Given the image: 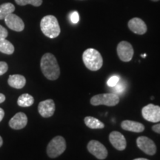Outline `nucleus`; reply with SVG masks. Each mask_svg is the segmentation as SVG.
Segmentation results:
<instances>
[{
	"label": "nucleus",
	"instance_id": "2f4dec72",
	"mask_svg": "<svg viewBox=\"0 0 160 160\" xmlns=\"http://www.w3.org/2000/svg\"><path fill=\"white\" fill-rule=\"evenodd\" d=\"M141 57H146V54H142Z\"/></svg>",
	"mask_w": 160,
	"mask_h": 160
},
{
	"label": "nucleus",
	"instance_id": "f8f14e48",
	"mask_svg": "<svg viewBox=\"0 0 160 160\" xmlns=\"http://www.w3.org/2000/svg\"><path fill=\"white\" fill-rule=\"evenodd\" d=\"M109 140L111 145L118 151H124L126 148V146H127L126 139L120 132H111L109 135Z\"/></svg>",
	"mask_w": 160,
	"mask_h": 160
},
{
	"label": "nucleus",
	"instance_id": "b1692460",
	"mask_svg": "<svg viewBox=\"0 0 160 160\" xmlns=\"http://www.w3.org/2000/svg\"><path fill=\"white\" fill-rule=\"evenodd\" d=\"M8 65L5 62H0V76L3 75L8 71Z\"/></svg>",
	"mask_w": 160,
	"mask_h": 160
},
{
	"label": "nucleus",
	"instance_id": "f3484780",
	"mask_svg": "<svg viewBox=\"0 0 160 160\" xmlns=\"http://www.w3.org/2000/svg\"><path fill=\"white\" fill-rule=\"evenodd\" d=\"M86 126L91 129H102L105 128L104 123L97 118L93 117H86L84 119Z\"/></svg>",
	"mask_w": 160,
	"mask_h": 160
},
{
	"label": "nucleus",
	"instance_id": "7ed1b4c3",
	"mask_svg": "<svg viewBox=\"0 0 160 160\" xmlns=\"http://www.w3.org/2000/svg\"><path fill=\"white\" fill-rule=\"evenodd\" d=\"M40 28L44 34L51 39L57 37L61 31L57 19L52 15L42 18L40 22Z\"/></svg>",
	"mask_w": 160,
	"mask_h": 160
},
{
	"label": "nucleus",
	"instance_id": "dca6fc26",
	"mask_svg": "<svg viewBox=\"0 0 160 160\" xmlns=\"http://www.w3.org/2000/svg\"><path fill=\"white\" fill-rule=\"evenodd\" d=\"M8 82V85L13 88L21 89L25 85L26 79L25 77L19 74L11 75L9 76Z\"/></svg>",
	"mask_w": 160,
	"mask_h": 160
},
{
	"label": "nucleus",
	"instance_id": "412c9836",
	"mask_svg": "<svg viewBox=\"0 0 160 160\" xmlns=\"http://www.w3.org/2000/svg\"><path fill=\"white\" fill-rule=\"evenodd\" d=\"M15 2L19 5H32L36 7H39L42 3V0H15Z\"/></svg>",
	"mask_w": 160,
	"mask_h": 160
},
{
	"label": "nucleus",
	"instance_id": "393cba45",
	"mask_svg": "<svg viewBox=\"0 0 160 160\" xmlns=\"http://www.w3.org/2000/svg\"><path fill=\"white\" fill-rule=\"evenodd\" d=\"M113 88H115V91L117 92V93H121V92H122L125 88L124 84L123 83H119V82Z\"/></svg>",
	"mask_w": 160,
	"mask_h": 160
},
{
	"label": "nucleus",
	"instance_id": "a878e982",
	"mask_svg": "<svg viewBox=\"0 0 160 160\" xmlns=\"http://www.w3.org/2000/svg\"><path fill=\"white\" fill-rule=\"evenodd\" d=\"M8 33L7 30L2 25H0V39L6 38L8 37Z\"/></svg>",
	"mask_w": 160,
	"mask_h": 160
},
{
	"label": "nucleus",
	"instance_id": "c85d7f7f",
	"mask_svg": "<svg viewBox=\"0 0 160 160\" xmlns=\"http://www.w3.org/2000/svg\"><path fill=\"white\" fill-rule=\"evenodd\" d=\"M5 95L2 94V93H0V104L2 103L3 102H5Z\"/></svg>",
	"mask_w": 160,
	"mask_h": 160
},
{
	"label": "nucleus",
	"instance_id": "20e7f679",
	"mask_svg": "<svg viewBox=\"0 0 160 160\" xmlns=\"http://www.w3.org/2000/svg\"><path fill=\"white\" fill-rule=\"evenodd\" d=\"M66 149L65 140L61 136H57L51 139L47 147L48 156L51 158H56L62 154Z\"/></svg>",
	"mask_w": 160,
	"mask_h": 160
},
{
	"label": "nucleus",
	"instance_id": "7c9ffc66",
	"mask_svg": "<svg viewBox=\"0 0 160 160\" xmlns=\"http://www.w3.org/2000/svg\"><path fill=\"white\" fill-rule=\"evenodd\" d=\"M133 160H149V159H145V158H137V159H135Z\"/></svg>",
	"mask_w": 160,
	"mask_h": 160
},
{
	"label": "nucleus",
	"instance_id": "4468645a",
	"mask_svg": "<svg viewBox=\"0 0 160 160\" xmlns=\"http://www.w3.org/2000/svg\"><path fill=\"white\" fill-rule=\"evenodd\" d=\"M28 117L22 112L16 113L12 119L9 121V125L11 128L14 130L22 129L27 125Z\"/></svg>",
	"mask_w": 160,
	"mask_h": 160
},
{
	"label": "nucleus",
	"instance_id": "4be33fe9",
	"mask_svg": "<svg viewBox=\"0 0 160 160\" xmlns=\"http://www.w3.org/2000/svg\"><path fill=\"white\" fill-rule=\"evenodd\" d=\"M119 82V77H118V76H113V77H111L108 79V81L107 83L109 87L113 88L118 82Z\"/></svg>",
	"mask_w": 160,
	"mask_h": 160
},
{
	"label": "nucleus",
	"instance_id": "39448f33",
	"mask_svg": "<svg viewBox=\"0 0 160 160\" xmlns=\"http://www.w3.org/2000/svg\"><path fill=\"white\" fill-rule=\"evenodd\" d=\"M90 102L92 105L94 106L103 105L112 107L117 105L119 102V97L113 93H102V94L93 96Z\"/></svg>",
	"mask_w": 160,
	"mask_h": 160
},
{
	"label": "nucleus",
	"instance_id": "9d476101",
	"mask_svg": "<svg viewBox=\"0 0 160 160\" xmlns=\"http://www.w3.org/2000/svg\"><path fill=\"white\" fill-rule=\"evenodd\" d=\"M5 24L10 29L14 31H22L25 28V24L21 18L16 14L11 13L5 18Z\"/></svg>",
	"mask_w": 160,
	"mask_h": 160
},
{
	"label": "nucleus",
	"instance_id": "c756f323",
	"mask_svg": "<svg viewBox=\"0 0 160 160\" xmlns=\"http://www.w3.org/2000/svg\"><path fill=\"white\" fill-rule=\"evenodd\" d=\"M2 144H3L2 138L0 137V147H2Z\"/></svg>",
	"mask_w": 160,
	"mask_h": 160
},
{
	"label": "nucleus",
	"instance_id": "6e6552de",
	"mask_svg": "<svg viewBox=\"0 0 160 160\" xmlns=\"http://www.w3.org/2000/svg\"><path fill=\"white\" fill-rule=\"evenodd\" d=\"M137 145L146 154L153 156L157 152V146L153 140L147 137H139L137 139Z\"/></svg>",
	"mask_w": 160,
	"mask_h": 160
},
{
	"label": "nucleus",
	"instance_id": "9b49d317",
	"mask_svg": "<svg viewBox=\"0 0 160 160\" xmlns=\"http://www.w3.org/2000/svg\"><path fill=\"white\" fill-rule=\"evenodd\" d=\"M55 103L53 100L47 99L41 102L38 106L39 114L42 117L48 118L53 115L55 112Z\"/></svg>",
	"mask_w": 160,
	"mask_h": 160
},
{
	"label": "nucleus",
	"instance_id": "f257e3e1",
	"mask_svg": "<svg viewBox=\"0 0 160 160\" xmlns=\"http://www.w3.org/2000/svg\"><path fill=\"white\" fill-rule=\"evenodd\" d=\"M40 67L44 76L49 80H56L60 75V68L57 60L53 54L47 53L43 55Z\"/></svg>",
	"mask_w": 160,
	"mask_h": 160
},
{
	"label": "nucleus",
	"instance_id": "a211bd4d",
	"mask_svg": "<svg viewBox=\"0 0 160 160\" xmlns=\"http://www.w3.org/2000/svg\"><path fill=\"white\" fill-rule=\"evenodd\" d=\"M0 52L11 55L14 52V46L5 38L0 39Z\"/></svg>",
	"mask_w": 160,
	"mask_h": 160
},
{
	"label": "nucleus",
	"instance_id": "1a4fd4ad",
	"mask_svg": "<svg viewBox=\"0 0 160 160\" xmlns=\"http://www.w3.org/2000/svg\"><path fill=\"white\" fill-rule=\"evenodd\" d=\"M88 150L99 159H105L108 156V151L101 142L97 140H91L88 144Z\"/></svg>",
	"mask_w": 160,
	"mask_h": 160
},
{
	"label": "nucleus",
	"instance_id": "6ab92c4d",
	"mask_svg": "<svg viewBox=\"0 0 160 160\" xmlns=\"http://www.w3.org/2000/svg\"><path fill=\"white\" fill-rule=\"evenodd\" d=\"M34 102V99L31 95L24 93L18 98L17 104L20 107H30Z\"/></svg>",
	"mask_w": 160,
	"mask_h": 160
},
{
	"label": "nucleus",
	"instance_id": "ddd939ff",
	"mask_svg": "<svg viewBox=\"0 0 160 160\" xmlns=\"http://www.w3.org/2000/svg\"><path fill=\"white\" fill-rule=\"evenodd\" d=\"M128 28L132 32L139 35H142L147 32V25L142 19L133 18L128 22Z\"/></svg>",
	"mask_w": 160,
	"mask_h": 160
},
{
	"label": "nucleus",
	"instance_id": "bb28decb",
	"mask_svg": "<svg viewBox=\"0 0 160 160\" xmlns=\"http://www.w3.org/2000/svg\"><path fill=\"white\" fill-rule=\"evenodd\" d=\"M152 130L157 133H160V124H157L152 127Z\"/></svg>",
	"mask_w": 160,
	"mask_h": 160
},
{
	"label": "nucleus",
	"instance_id": "473e14b6",
	"mask_svg": "<svg viewBox=\"0 0 160 160\" xmlns=\"http://www.w3.org/2000/svg\"><path fill=\"white\" fill-rule=\"evenodd\" d=\"M152 1H153V2H157V1H159V0H152Z\"/></svg>",
	"mask_w": 160,
	"mask_h": 160
},
{
	"label": "nucleus",
	"instance_id": "aec40b11",
	"mask_svg": "<svg viewBox=\"0 0 160 160\" xmlns=\"http://www.w3.org/2000/svg\"><path fill=\"white\" fill-rule=\"evenodd\" d=\"M15 7L11 3H5L0 5V19H5L11 13L14 11Z\"/></svg>",
	"mask_w": 160,
	"mask_h": 160
},
{
	"label": "nucleus",
	"instance_id": "f03ea898",
	"mask_svg": "<svg viewBox=\"0 0 160 160\" xmlns=\"http://www.w3.org/2000/svg\"><path fill=\"white\" fill-rule=\"evenodd\" d=\"M82 60L86 68L92 71H98L103 65V59L101 54L93 48H88L84 51Z\"/></svg>",
	"mask_w": 160,
	"mask_h": 160
},
{
	"label": "nucleus",
	"instance_id": "cd10ccee",
	"mask_svg": "<svg viewBox=\"0 0 160 160\" xmlns=\"http://www.w3.org/2000/svg\"><path fill=\"white\" fill-rule=\"evenodd\" d=\"M4 117H5V111H4V110L2 108H0V122L3 119Z\"/></svg>",
	"mask_w": 160,
	"mask_h": 160
},
{
	"label": "nucleus",
	"instance_id": "423d86ee",
	"mask_svg": "<svg viewBox=\"0 0 160 160\" xmlns=\"http://www.w3.org/2000/svg\"><path fill=\"white\" fill-rule=\"evenodd\" d=\"M142 114L144 119L151 122H160V107L158 105L149 104L142 110Z\"/></svg>",
	"mask_w": 160,
	"mask_h": 160
},
{
	"label": "nucleus",
	"instance_id": "0eeeda50",
	"mask_svg": "<svg viewBox=\"0 0 160 160\" xmlns=\"http://www.w3.org/2000/svg\"><path fill=\"white\" fill-rule=\"evenodd\" d=\"M117 54L122 62H130L133 56V47L128 42H120L117 45Z\"/></svg>",
	"mask_w": 160,
	"mask_h": 160
},
{
	"label": "nucleus",
	"instance_id": "2eb2a0df",
	"mask_svg": "<svg viewBox=\"0 0 160 160\" xmlns=\"http://www.w3.org/2000/svg\"><path fill=\"white\" fill-rule=\"evenodd\" d=\"M122 128L125 131L134 132V133H141L145 130V126L138 122L132 120H124L121 123Z\"/></svg>",
	"mask_w": 160,
	"mask_h": 160
},
{
	"label": "nucleus",
	"instance_id": "5701e85b",
	"mask_svg": "<svg viewBox=\"0 0 160 160\" xmlns=\"http://www.w3.org/2000/svg\"><path fill=\"white\" fill-rule=\"evenodd\" d=\"M70 20L73 24H77L79 21V14L77 11H73L70 14Z\"/></svg>",
	"mask_w": 160,
	"mask_h": 160
}]
</instances>
